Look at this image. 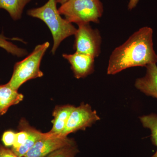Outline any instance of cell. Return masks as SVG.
I'll return each mask as SVG.
<instances>
[{"instance_id": "5b68a950", "label": "cell", "mask_w": 157, "mask_h": 157, "mask_svg": "<svg viewBox=\"0 0 157 157\" xmlns=\"http://www.w3.org/2000/svg\"><path fill=\"white\" fill-rule=\"evenodd\" d=\"M78 26L74 35V50L95 58L98 57L101 53L102 43L100 32L97 29H93L90 23L80 24Z\"/></svg>"}, {"instance_id": "8992f818", "label": "cell", "mask_w": 157, "mask_h": 157, "mask_svg": "<svg viewBox=\"0 0 157 157\" xmlns=\"http://www.w3.org/2000/svg\"><path fill=\"white\" fill-rule=\"evenodd\" d=\"M101 118L90 105L82 103L74 107L70 116L66 128L59 136L67 137L68 135L80 130L91 127Z\"/></svg>"}, {"instance_id": "7a4b0ae2", "label": "cell", "mask_w": 157, "mask_h": 157, "mask_svg": "<svg viewBox=\"0 0 157 157\" xmlns=\"http://www.w3.org/2000/svg\"><path fill=\"white\" fill-rule=\"evenodd\" d=\"M56 0H48L44 6L30 9L27 14L39 18L48 26L53 39L51 52L54 55L60 44L65 39L75 35L77 29L65 18H63L57 8Z\"/></svg>"}, {"instance_id": "4fadbf2b", "label": "cell", "mask_w": 157, "mask_h": 157, "mask_svg": "<svg viewBox=\"0 0 157 157\" xmlns=\"http://www.w3.org/2000/svg\"><path fill=\"white\" fill-rule=\"evenodd\" d=\"M32 0H0V9L9 13L14 21L21 19L25 6Z\"/></svg>"}, {"instance_id": "ba28073f", "label": "cell", "mask_w": 157, "mask_h": 157, "mask_svg": "<svg viewBox=\"0 0 157 157\" xmlns=\"http://www.w3.org/2000/svg\"><path fill=\"white\" fill-rule=\"evenodd\" d=\"M62 56L70 63L74 77L76 78L87 77L94 71V57L76 52L72 54H63Z\"/></svg>"}, {"instance_id": "52a82bcc", "label": "cell", "mask_w": 157, "mask_h": 157, "mask_svg": "<svg viewBox=\"0 0 157 157\" xmlns=\"http://www.w3.org/2000/svg\"><path fill=\"white\" fill-rule=\"evenodd\" d=\"M75 140L67 137L50 135L39 139L24 157H45L57 150L75 143Z\"/></svg>"}, {"instance_id": "6da1fadb", "label": "cell", "mask_w": 157, "mask_h": 157, "mask_svg": "<svg viewBox=\"0 0 157 157\" xmlns=\"http://www.w3.org/2000/svg\"><path fill=\"white\" fill-rule=\"evenodd\" d=\"M153 33L151 28H141L124 44L116 48L109 57L107 74L115 75L128 68L156 64Z\"/></svg>"}, {"instance_id": "9a60e30c", "label": "cell", "mask_w": 157, "mask_h": 157, "mask_svg": "<svg viewBox=\"0 0 157 157\" xmlns=\"http://www.w3.org/2000/svg\"><path fill=\"white\" fill-rule=\"evenodd\" d=\"M10 39H13L7 38L3 34H0V47L14 56L21 57L27 55V51L25 49L19 48L14 45L9 41Z\"/></svg>"}, {"instance_id": "d6986e66", "label": "cell", "mask_w": 157, "mask_h": 157, "mask_svg": "<svg viewBox=\"0 0 157 157\" xmlns=\"http://www.w3.org/2000/svg\"><path fill=\"white\" fill-rule=\"evenodd\" d=\"M139 0H130L128 5V9L132 10L136 7Z\"/></svg>"}, {"instance_id": "3957f363", "label": "cell", "mask_w": 157, "mask_h": 157, "mask_svg": "<svg viewBox=\"0 0 157 157\" xmlns=\"http://www.w3.org/2000/svg\"><path fill=\"white\" fill-rule=\"evenodd\" d=\"M58 10L65 19L78 25L90 22L99 23L104 7L100 0H68Z\"/></svg>"}, {"instance_id": "ac0fdd59", "label": "cell", "mask_w": 157, "mask_h": 157, "mask_svg": "<svg viewBox=\"0 0 157 157\" xmlns=\"http://www.w3.org/2000/svg\"><path fill=\"white\" fill-rule=\"evenodd\" d=\"M0 157H18L11 150L0 145Z\"/></svg>"}, {"instance_id": "277c9868", "label": "cell", "mask_w": 157, "mask_h": 157, "mask_svg": "<svg viewBox=\"0 0 157 157\" xmlns=\"http://www.w3.org/2000/svg\"><path fill=\"white\" fill-rule=\"evenodd\" d=\"M49 45L48 42L37 45L29 55L15 63L11 79L8 82L11 87L17 90L27 81L43 76L40 64Z\"/></svg>"}, {"instance_id": "5bb4252c", "label": "cell", "mask_w": 157, "mask_h": 157, "mask_svg": "<svg viewBox=\"0 0 157 157\" xmlns=\"http://www.w3.org/2000/svg\"><path fill=\"white\" fill-rule=\"evenodd\" d=\"M139 119L143 126L149 129L151 132L152 142L157 147L156 151L152 157H157V114L152 113L142 116Z\"/></svg>"}, {"instance_id": "7c38bea8", "label": "cell", "mask_w": 157, "mask_h": 157, "mask_svg": "<svg viewBox=\"0 0 157 157\" xmlns=\"http://www.w3.org/2000/svg\"><path fill=\"white\" fill-rule=\"evenodd\" d=\"M25 125L29 133L28 138L24 144L17 149H11L12 151L18 157H24L39 139L45 137L47 133H42L31 126L25 120Z\"/></svg>"}, {"instance_id": "44dd1931", "label": "cell", "mask_w": 157, "mask_h": 157, "mask_svg": "<svg viewBox=\"0 0 157 157\" xmlns=\"http://www.w3.org/2000/svg\"><path fill=\"white\" fill-rule=\"evenodd\" d=\"M0 145H1V144H0Z\"/></svg>"}, {"instance_id": "ffe728a7", "label": "cell", "mask_w": 157, "mask_h": 157, "mask_svg": "<svg viewBox=\"0 0 157 157\" xmlns=\"http://www.w3.org/2000/svg\"><path fill=\"white\" fill-rule=\"evenodd\" d=\"M68 0H56L57 3H59V4L62 5L65 2L68 1Z\"/></svg>"}, {"instance_id": "2e32d148", "label": "cell", "mask_w": 157, "mask_h": 157, "mask_svg": "<svg viewBox=\"0 0 157 157\" xmlns=\"http://www.w3.org/2000/svg\"><path fill=\"white\" fill-rule=\"evenodd\" d=\"M79 152L76 142L59 149L45 157H75Z\"/></svg>"}, {"instance_id": "30bf717a", "label": "cell", "mask_w": 157, "mask_h": 157, "mask_svg": "<svg viewBox=\"0 0 157 157\" xmlns=\"http://www.w3.org/2000/svg\"><path fill=\"white\" fill-rule=\"evenodd\" d=\"M75 106L67 104L58 105L54 109L52 116L53 119L52 121V127L49 132L50 135L59 136L66 128L68 119Z\"/></svg>"}, {"instance_id": "8fae6325", "label": "cell", "mask_w": 157, "mask_h": 157, "mask_svg": "<svg viewBox=\"0 0 157 157\" xmlns=\"http://www.w3.org/2000/svg\"><path fill=\"white\" fill-rule=\"evenodd\" d=\"M24 96L13 89L8 83L0 85V117L4 115L11 106L23 101Z\"/></svg>"}, {"instance_id": "9c48e42d", "label": "cell", "mask_w": 157, "mask_h": 157, "mask_svg": "<svg viewBox=\"0 0 157 157\" xmlns=\"http://www.w3.org/2000/svg\"><path fill=\"white\" fill-rule=\"evenodd\" d=\"M145 76L137 78L135 87L147 96L157 99V66L156 64H151L145 67Z\"/></svg>"}, {"instance_id": "e0dca14e", "label": "cell", "mask_w": 157, "mask_h": 157, "mask_svg": "<svg viewBox=\"0 0 157 157\" xmlns=\"http://www.w3.org/2000/svg\"><path fill=\"white\" fill-rule=\"evenodd\" d=\"M16 133L13 131H6L3 133L2 141L6 147L12 146L15 141Z\"/></svg>"}]
</instances>
